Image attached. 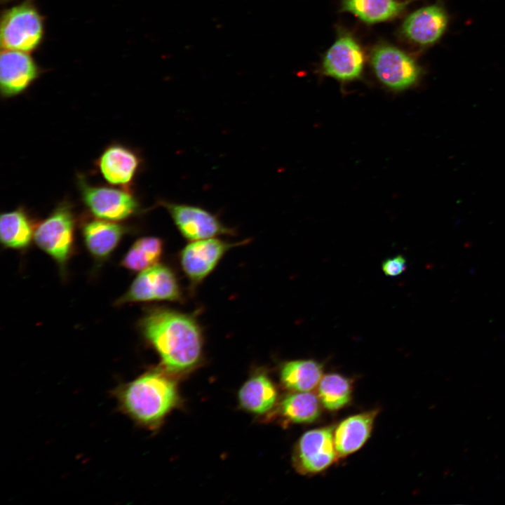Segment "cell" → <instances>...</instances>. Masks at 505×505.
<instances>
[{"instance_id":"cell-1","label":"cell","mask_w":505,"mask_h":505,"mask_svg":"<svg viewBox=\"0 0 505 505\" xmlns=\"http://www.w3.org/2000/svg\"><path fill=\"white\" fill-rule=\"evenodd\" d=\"M139 326L167 371L184 372L201 360L203 335L194 315L165 307L151 308Z\"/></svg>"},{"instance_id":"cell-2","label":"cell","mask_w":505,"mask_h":505,"mask_svg":"<svg viewBox=\"0 0 505 505\" xmlns=\"http://www.w3.org/2000/svg\"><path fill=\"white\" fill-rule=\"evenodd\" d=\"M124 411L144 425L159 422L177 400L175 382L162 372L149 371L128 383L119 393Z\"/></svg>"},{"instance_id":"cell-3","label":"cell","mask_w":505,"mask_h":505,"mask_svg":"<svg viewBox=\"0 0 505 505\" xmlns=\"http://www.w3.org/2000/svg\"><path fill=\"white\" fill-rule=\"evenodd\" d=\"M75 219L72 207L62 203L34 229L36 245L64 267L72 252Z\"/></svg>"},{"instance_id":"cell-4","label":"cell","mask_w":505,"mask_h":505,"mask_svg":"<svg viewBox=\"0 0 505 505\" xmlns=\"http://www.w3.org/2000/svg\"><path fill=\"white\" fill-rule=\"evenodd\" d=\"M182 298L181 288L173 270L167 265L157 264L140 271L116 304L181 302Z\"/></svg>"},{"instance_id":"cell-5","label":"cell","mask_w":505,"mask_h":505,"mask_svg":"<svg viewBox=\"0 0 505 505\" xmlns=\"http://www.w3.org/2000/svg\"><path fill=\"white\" fill-rule=\"evenodd\" d=\"M247 242L229 243L215 237L189 241L181 250L179 262L190 287L201 283L231 248Z\"/></svg>"},{"instance_id":"cell-6","label":"cell","mask_w":505,"mask_h":505,"mask_svg":"<svg viewBox=\"0 0 505 505\" xmlns=\"http://www.w3.org/2000/svg\"><path fill=\"white\" fill-rule=\"evenodd\" d=\"M43 25L37 11L29 4L11 8L1 24V43L6 50L31 51L40 43Z\"/></svg>"},{"instance_id":"cell-7","label":"cell","mask_w":505,"mask_h":505,"mask_svg":"<svg viewBox=\"0 0 505 505\" xmlns=\"http://www.w3.org/2000/svg\"><path fill=\"white\" fill-rule=\"evenodd\" d=\"M81 199L96 217L109 221L125 220L134 215L139 204L130 191L109 187L93 186L79 177Z\"/></svg>"},{"instance_id":"cell-8","label":"cell","mask_w":505,"mask_h":505,"mask_svg":"<svg viewBox=\"0 0 505 505\" xmlns=\"http://www.w3.org/2000/svg\"><path fill=\"white\" fill-rule=\"evenodd\" d=\"M159 203L167 210L181 235L189 241L235 233L215 215L201 208L163 200Z\"/></svg>"},{"instance_id":"cell-9","label":"cell","mask_w":505,"mask_h":505,"mask_svg":"<svg viewBox=\"0 0 505 505\" xmlns=\"http://www.w3.org/2000/svg\"><path fill=\"white\" fill-rule=\"evenodd\" d=\"M332 427L312 429L304 433L297 444L294 462L304 474L321 472L339 457L334 443Z\"/></svg>"},{"instance_id":"cell-10","label":"cell","mask_w":505,"mask_h":505,"mask_svg":"<svg viewBox=\"0 0 505 505\" xmlns=\"http://www.w3.org/2000/svg\"><path fill=\"white\" fill-rule=\"evenodd\" d=\"M372 65L378 79L393 90L410 87L419 74L418 67L410 56L389 46H380L373 52Z\"/></svg>"},{"instance_id":"cell-11","label":"cell","mask_w":505,"mask_h":505,"mask_svg":"<svg viewBox=\"0 0 505 505\" xmlns=\"http://www.w3.org/2000/svg\"><path fill=\"white\" fill-rule=\"evenodd\" d=\"M39 71L27 52L6 50L1 54V95L11 97L25 91L37 78Z\"/></svg>"},{"instance_id":"cell-12","label":"cell","mask_w":505,"mask_h":505,"mask_svg":"<svg viewBox=\"0 0 505 505\" xmlns=\"http://www.w3.org/2000/svg\"><path fill=\"white\" fill-rule=\"evenodd\" d=\"M140 164L138 155L129 147L119 144L107 147L96 161L97 169L109 184L128 191Z\"/></svg>"},{"instance_id":"cell-13","label":"cell","mask_w":505,"mask_h":505,"mask_svg":"<svg viewBox=\"0 0 505 505\" xmlns=\"http://www.w3.org/2000/svg\"><path fill=\"white\" fill-rule=\"evenodd\" d=\"M364 62L358 44L349 36H342L328 50L323 63L324 73L340 81L357 79Z\"/></svg>"},{"instance_id":"cell-14","label":"cell","mask_w":505,"mask_h":505,"mask_svg":"<svg viewBox=\"0 0 505 505\" xmlns=\"http://www.w3.org/2000/svg\"><path fill=\"white\" fill-rule=\"evenodd\" d=\"M447 18L439 6L422 8L411 13L405 20L403 30L412 41L419 45L436 42L446 29Z\"/></svg>"},{"instance_id":"cell-15","label":"cell","mask_w":505,"mask_h":505,"mask_svg":"<svg viewBox=\"0 0 505 505\" xmlns=\"http://www.w3.org/2000/svg\"><path fill=\"white\" fill-rule=\"evenodd\" d=\"M377 410L352 415L341 422L334 430V443L339 457L349 455L359 450L372 431Z\"/></svg>"},{"instance_id":"cell-16","label":"cell","mask_w":505,"mask_h":505,"mask_svg":"<svg viewBox=\"0 0 505 505\" xmlns=\"http://www.w3.org/2000/svg\"><path fill=\"white\" fill-rule=\"evenodd\" d=\"M126 229L117 223L102 219L86 222L82 228L85 245L95 258H107L116 248Z\"/></svg>"},{"instance_id":"cell-17","label":"cell","mask_w":505,"mask_h":505,"mask_svg":"<svg viewBox=\"0 0 505 505\" xmlns=\"http://www.w3.org/2000/svg\"><path fill=\"white\" fill-rule=\"evenodd\" d=\"M238 396L243 408L262 415L272 408L276 400L277 391L271 379L266 375L260 373L243 384Z\"/></svg>"},{"instance_id":"cell-18","label":"cell","mask_w":505,"mask_h":505,"mask_svg":"<svg viewBox=\"0 0 505 505\" xmlns=\"http://www.w3.org/2000/svg\"><path fill=\"white\" fill-rule=\"evenodd\" d=\"M282 384L295 392L311 391L323 377V365L311 359L290 361L281 368Z\"/></svg>"},{"instance_id":"cell-19","label":"cell","mask_w":505,"mask_h":505,"mask_svg":"<svg viewBox=\"0 0 505 505\" xmlns=\"http://www.w3.org/2000/svg\"><path fill=\"white\" fill-rule=\"evenodd\" d=\"M34 230L30 219L23 208L4 213L0 217L1 243L12 249H24L31 243Z\"/></svg>"},{"instance_id":"cell-20","label":"cell","mask_w":505,"mask_h":505,"mask_svg":"<svg viewBox=\"0 0 505 505\" xmlns=\"http://www.w3.org/2000/svg\"><path fill=\"white\" fill-rule=\"evenodd\" d=\"M163 252V241L155 236L138 238L121 260V265L130 271H142L160 260Z\"/></svg>"},{"instance_id":"cell-21","label":"cell","mask_w":505,"mask_h":505,"mask_svg":"<svg viewBox=\"0 0 505 505\" xmlns=\"http://www.w3.org/2000/svg\"><path fill=\"white\" fill-rule=\"evenodd\" d=\"M318 396L309 391L295 392L281 401L280 412L287 420L295 423H309L320 415Z\"/></svg>"},{"instance_id":"cell-22","label":"cell","mask_w":505,"mask_h":505,"mask_svg":"<svg viewBox=\"0 0 505 505\" xmlns=\"http://www.w3.org/2000/svg\"><path fill=\"white\" fill-rule=\"evenodd\" d=\"M343 6L364 22L375 23L394 17L403 4L397 0H343Z\"/></svg>"},{"instance_id":"cell-23","label":"cell","mask_w":505,"mask_h":505,"mask_svg":"<svg viewBox=\"0 0 505 505\" xmlns=\"http://www.w3.org/2000/svg\"><path fill=\"white\" fill-rule=\"evenodd\" d=\"M351 386L349 379L339 374L323 376L318 385V396L328 410H337L351 400Z\"/></svg>"},{"instance_id":"cell-24","label":"cell","mask_w":505,"mask_h":505,"mask_svg":"<svg viewBox=\"0 0 505 505\" xmlns=\"http://www.w3.org/2000/svg\"><path fill=\"white\" fill-rule=\"evenodd\" d=\"M407 268L405 258L401 255L389 257L382 263L384 274L390 277H396L402 274Z\"/></svg>"}]
</instances>
